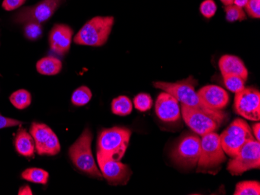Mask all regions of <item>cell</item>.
Instances as JSON below:
<instances>
[{"instance_id":"obj_1","label":"cell","mask_w":260,"mask_h":195,"mask_svg":"<svg viewBox=\"0 0 260 195\" xmlns=\"http://www.w3.org/2000/svg\"><path fill=\"white\" fill-rule=\"evenodd\" d=\"M201 137L197 172L215 175L226 160L225 152L220 144V135L214 132Z\"/></svg>"},{"instance_id":"obj_2","label":"cell","mask_w":260,"mask_h":195,"mask_svg":"<svg viewBox=\"0 0 260 195\" xmlns=\"http://www.w3.org/2000/svg\"><path fill=\"white\" fill-rule=\"evenodd\" d=\"M93 135L90 129H86L79 139L71 145L69 150L70 159L74 165L80 171L93 178L102 180V173L99 170L91 150Z\"/></svg>"},{"instance_id":"obj_3","label":"cell","mask_w":260,"mask_h":195,"mask_svg":"<svg viewBox=\"0 0 260 195\" xmlns=\"http://www.w3.org/2000/svg\"><path fill=\"white\" fill-rule=\"evenodd\" d=\"M182 115L188 127L200 136L215 132L226 119V113L222 110L207 111L182 104Z\"/></svg>"},{"instance_id":"obj_4","label":"cell","mask_w":260,"mask_h":195,"mask_svg":"<svg viewBox=\"0 0 260 195\" xmlns=\"http://www.w3.org/2000/svg\"><path fill=\"white\" fill-rule=\"evenodd\" d=\"M113 17H95L87 21L75 35L77 45L100 47L107 42L113 27Z\"/></svg>"},{"instance_id":"obj_5","label":"cell","mask_w":260,"mask_h":195,"mask_svg":"<svg viewBox=\"0 0 260 195\" xmlns=\"http://www.w3.org/2000/svg\"><path fill=\"white\" fill-rule=\"evenodd\" d=\"M131 134L129 129L123 127L103 129L98 138L97 152L120 160L126 152Z\"/></svg>"},{"instance_id":"obj_6","label":"cell","mask_w":260,"mask_h":195,"mask_svg":"<svg viewBox=\"0 0 260 195\" xmlns=\"http://www.w3.org/2000/svg\"><path fill=\"white\" fill-rule=\"evenodd\" d=\"M198 82L197 80L190 75L185 80H180L178 82H154L153 86L157 89H160L164 92L169 93L173 96L179 102H181L182 105L187 107H195V108L202 109L207 111H215L207 108L204 103L201 101L198 97L197 92L196 91Z\"/></svg>"},{"instance_id":"obj_7","label":"cell","mask_w":260,"mask_h":195,"mask_svg":"<svg viewBox=\"0 0 260 195\" xmlns=\"http://www.w3.org/2000/svg\"><path fill=\"white\" fill-rule=\"evenodd\" d=\"M255 138L249 125L243 119H240L234 121L220 135L223 150L232 158L238 155L247 142Z\"/></svg>"},{"instance_id":"obj_8","label":"cell","mask_w":260,"mask_h":195,"mask_svg":"<svg viewBox=\"0 0 260 195\" xmlns=\"http://www.w3.org/2000/svg\"><path fill=\"white\" fill-rule=\"evenodd\" d=\"M260 168V144L253 140L247 142L236 157L228 164V170L234 176H240L248 170Z\"/></svg>"},{"instance_id":"obj_9","label":"cell","mask_w":260,"mask_h":195,"mask_svg":"<svg viewBox=\"0 0 260 195\" xmlns=\"http://www.w3.org/2000/svg\"><path fill=\"white\" fill-rule=\"evenodd\" d=\"M201 138L197 134L185 135L178 142L172 152L174 162L182 168L195 167L200 157Z\"/></svg>"},{"instance_id":"obj_10","label":"cell","mask_w":260,"mask_h":195,"mask_svg":"<svg viewBox=\"0 0 260 195\" xmlns=\"http://www.w3.org/2000/svg\"><path fill=\"white\" fill-rule=\"evenodd\" d=\"M97 160L102 176L111 185H125L132 176V170L120 160L97 152Z\"/></svg>"},{"instance_id":"obj_11","label":"cell","mask_w":260,"mask_h":195,"mask_svg":"<svg viewBox=\"0 0 260 195\" xmlns=\"http://www.w3.org/2000/svg\"><path fill=\"white\" fill-rule=\"evenodd\" d=\"M62 2V0H42L31 7L22 9L16 15L15 21L20 24H41L52 17Z\"/></svg>"},{"instance_id":"obj_12","label":"cell","mask_w":260,"mask_h":195,"mask_svg":"<svg viewBox=\"0 0 260 195\" xmlns=\"http://www.w3.org/2000/svg\"><path fill=\"white\" fill-rule=\"evenodd\" d=\"M30 134L35 141V151L39 155H55L60 152L58 137L48 125L35 122L30 126Z\"/></svg>"},{"instance_id":"obj_13","label":"cell","mask_w":260,"mask_h":195,"mask_svg":"<svg viewBox=\"0 0 260 195\" xmlns=\"http://www.w3.org/2000/svg\"><path fill=\"white\" fill-rule=\"evenodd\" d=\"M235 109L239 115L248 120L260 119V93L252 87L244 88L235 94Z\"/></svg>"},{"instance_id":"obj_14","label":"cell","mask_w":260,"mask_h":195,"mask_svg":"<svg viewBox=\"0 0 260 195\" xmlns=\"http://www.w3.org/2000/svg\"><path fill=\"white\" fill-rule=\"evenodd\" d=\"M197 94L204 105L210 110H223L229 103L227 91L218 86H206L200 89Z\"/></svg>"},{"instance_id":"obj_15","label":"cell","mask_w":260,"mask_h":195,"mask_svg":"<svg viewBox=\"0 0 260 195\" xmlns=\"http://www.w3.org/2000/svg\"><path fill=\"white\" fill-rule=\"evenodd\" d=\"M74 30L66 24H55L49 33V45L52 52L64 55L70 50Z\"/></svg>"},{"instance_id":"obj_16","label":"cell","mask_w":260,"mask_h":195,"mask_svg":"<svg viewBox=\"0 0 260 195\" xmlns=\"http://www.w3.org/2000/svg\"><path fill=\"white\" fill-rule=\"evenodd\" d=\"M155 111L157 117L163 122H175L180 119L179 101L166 92L161 93L157 97Z\"/></svg>"},{"instance_id":"obj_17","label":"cell","mask_w":260,"mask_h":195,"mask_svg":"<svg viewBox=\"0 0 260 195\" xmlns=\"http://www.w3.org/2000/svg\"><path fill=\"white\" fill-rule=\"evenodd\" d=\"M219 68L222 75H237L247 80L249 72L242 59L235 55H226L220 58Z\"/></svg>"},{"instance_id":"obj_18","label":"cell","mask_w":260,"mask_h":195,"mask_svg":"<svg viewBox=\"0 0 260 195\" xmlns=\"http://www.w3.org/2000/svg\"><path fill=\"white\" fill-rule=\"evenodd\" d=\"M16 150L20 155L25 157H34L35 151V144L33 137L25 129H20L16 135Z\"/></svg>"},{"instance_id":"obj_19","label":"cell","mask_w":260,"mask_h":195,"mask_svg":"<svg viewBox=\"0 0 260 195\" xmlns=\"http://www.w3.org/2000/svg\"><path fill=\"white\" fill-rule=\"evenodd\" d=\"M62 62L55 57H45L36 64L38 72L45 75H57L62 70Z\"/></svg>"},{"instance_id":"obj_20","label":"cell","mask_w":260,"mask_h":195,"mask_svg":"<svg viewBox=\"0 0 260 195\" xmlns=\"http://www.w3.org/2000/svg\"><path fill=\"white\" fill-rule=\"evenodd\" d=\"M22 178L27 181L40 184H46L49 180V174L46 170L41 168H27L22 173Z\"/></svg>"},{"instance_id":"obj_21","label":"cell","mask_w":260,"mask_h":195,"mask_svg":"<svg viewBox=\"0 0 260 195\" xmlns=\"http://www.w3.org/2000/svg\"><path fill=\"white\" fill-rule=\"evenodd\" d=\"M133 104L129 98L125 96H120L114 99L112 103V111L116 115L126 116L131 113Z\"/></svg>"},{"instance_id":"obj_22","label":"cell","mask_w":260,"mask_h":195,"mask_svg":"<svg viewBox=\"0 0 260 195\" xmlns=\"http://www.w3.org/2000/svg\"><path fill=\"white\" fill-rule=\"evenodd\" d=\"M10 100L16 108L23 110L31 104V95L27 90L22 89L13 93L10 96Z\"/></svg>"},{"instance_id":"obj_23","label":"cell","mask_w":260,"mask_h":195,"mask_svg":"<svg viewBox=\"0 0 260 195\" xmlns=\"http://www.w3.org/2000/svg\"><path fill=\"white\" fill-rule=\"evenodd\" d=\"M235 195H259L260 183L258 181H242L237 183Z\"/></svg>"},{"instance_id":"obj_24","label":"cell","mask_w":260,"mask_h":195,"mask_svg":"<svg viewBox=\"0 0 260 195\" xmlns=\"http://www.w3.org/2000/svg\"><path fill=\"white\" fill-rule=\"evenodd\" d=\"M92 98V93L87 87H80L77 88L72 95L73 104L76 106H84L88 104Z\"/></svg>"},{"instance_id":"obj_25","label":"cell","mask_w":260,"mask_h":195,"mask_svg":"<svg viewBox=\"0 0 260 195\" xmlns=\"http://www.w3.org/2000/svg\"><path fill=\"white\" fill-rule=\"evenodd\" d=\"M223 77L224 85L231 91L235 94L240 92L245 88V84L246 80L237 75H227Z\"/></svg>"},{"instance_id":"obj_26","label":"cell","mask_w":260,"mask_h":195,"mask_svg":"<svg viewBox=\"0 0 260 195\" xmlns=\"http://www.w3.org/2000/svg\"><path fill=\"white\" fill-rule=\"evenodd\" d=\"M224 11L226 13V20L231 23L246 20V14L244 11L243 8H241L234 4L225 6Z\"/></svg>"},{"instance_id":"obj_27","label":"cell","mask_w":260,"mask_h":195,"mask_svg":"<svg viewBox=\"0 0 260 195\" xmlns=\"http://www.w3.org/2000/svg\"><path fill=\"white\" fill-rule=\"evenodd\" d=\"M134 106L141 112L147 111L151 108L153 100L147 94H140L134 98Z\"/></svg>"},{"instance_id":"obj_28","label":"cell","mask_w":260,"mask_h":195,"mask_svg":"<svg viewBox=\"0 0 260 195\" xmlns=\"http://www.w3.org/2000/svg\"><path fill=\"white\" fill-rule=\"evenodd\" d=\"M217 7L214 0H204L200 4V13L205 18L210 19L215 15L217 12Z\"/></svg>"},{"instance_id":"obj_29","label":"cell","mask_w":260,"mask_h":195,"mask_svg":"<svg viewBox=\"0 0 260 195\" xmlns=\"http://www.w3.org/2000/svg\"><path fill=\"white\" fill-rule=\"evenodd\" d=\"M26 37L30 40H35L39 38L42 34V27L40 24H35V23H30L25 25L24 28Z\"/></svg>"},{"instance_id":"obj_30","label":"cell","mask_w":260,"mask_h":195,"mask_svg":"<svg viewBox=\"0 0 260 195\" xmlns=\"http://www.w3.org/2000/svg\"><path fill=\"white\" fill-rule=\"evenodd\" d=\"M245 9L249 17L254 19H259L260 0H249Z\"/></svg>"},{"instance_id":"obj_31","label":"cell","mask_w":260,"mask_h":195,"mask_svg":"<svg viewBox=\"0 0 260 195\" xmlns=\"http://www.w3.org/2000/svg\"><path fill=\"white\" fill-rule=\"evenodd\" d=\"M25 2L26 0H4L2 7L7 11H12L21 7Z\"/></svg>"},{"instance_id":"obj_32","label":"cell","mask_w":260,"mask_h":195,"mask_svg":"<svg viewBox=\"0 0 260 195\" xmlns=\"http://www.w3.org/2000/svg\"><path fill=\"white\" fill-rule=\"evenodd\" d=\"M22 122L16 119L6 118L0 113V129H6V128L15 127L18 125H21Z\"/></svg>"},{"instance_id":"obj_33","label":"cell","mask_w":260,"mask_h":195,"mask_svg":"<svg viewBox=\"0 0 260 195\" xmlns=\"http://www.w3.org/2000/svg\"><path fill=\"white\" fill-rule=\"evenodd\" d=\"M252 132H253L254 138L255 140L259 142L260 140V125L259 123L255 124L252 127Z\"/></svg>"},{"instance_id":"obj_34","label":"cell","mask_w":260,"mask_h":195,"mask_svg":"<svg viewBox=\"0 0 260 195\" xmlns=\"http://www.w3.org/2000/svg\"><path fill=\"white\" fill-rule=\"evenodd\" d=\"M19 195H32V190L30 187L28 185L23 186L20 187V190L18 191Z\"/></svg>"},{"instance_id":"obj_35","label":"cell","mask_w":260,"mask_h":195,"mask_svg":"<svg viewBox=\"0 0 260 195\" xmlns=\"http://www.w3.org/2000/svg\"><path fill=\"white\" fill-rule=\"evenodd\" d=\"M249 2V0H234V5L241 7V8H245L246 4Z\"/></svg>"},{"instance_id":"obj_36","label":"cell","mask_w":260,"mask_h":195,"mask_svg":"<svg viewBox=\"0 0 260 195\" xmlns=\"http://www.w3.org/2000/svg\"><path fill=\"white\" fill-rule=\"evenodd\" d=\"M220 2L224 6H229L234 4V0H220Z\"/></svg>"}]
</instances>
